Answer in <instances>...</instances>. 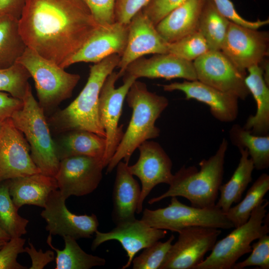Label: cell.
Here are the masks:
<instances>
[{
	"mask_svg": "<svg viewBox=\"0 0 269 269\" xmlns=\"http://www.w3.org/2000/svg\"><path fill=\"white\" fill-rule=\"evenodd\" d=\"M98 26L83 0H26L18 19L26 47L62 68Z\"/></svg>",
	"mask_w": 269,
	"mask_h": 269,
	"instance_id": "1",
	"label": "cell"
},
{
	"mask_svg": "<svg viewBox=\"0 0 269 269\" xmlns=\"http://www.w3.org/2000/svg\"><path fill=\"white\" fill-rule=\"evenodd\" d=\"M105 167L103 160L98 158L72 156L62 158L54 176L58 190L66 199L71 196L88 195L98 187Z\"/></svg>",
	"mask_w": 269,
	"mask_h": 269,
	"instance_id": "12",
	"label": "cell"
},
{
	"mask_svg": "<svg viewBox=\"0 0 269 269\" xmlns=\"http://www.w3.org/2000/svg\"><path fill=\"white\" fill-rule=\"evenodd\" d=\"M25 239L12 238L0 249V269H26L17 261L18 254L24 252Z\"/></svg>",
	"mask_w": 269,
	"mask_h": 269,
	"instance_id": "38",
	"label": "cell"
},
{
	"mask_svg": "<svg viewBox=\"0 0 269 269\" xmlns=\"http://www.w3.org/2000/svg\"><path fill=\"white\" fill-rule=\"evenodd\" d=\"M269 190V175L262 174L248 190L245 197L225 213L227 218L236 228L245 224L252 211L264 200Z\"/></svg>",
	"mask_w": 269,
	"mask_h": 269,
	"instance_id": "32",
	"label": "cell"
},
{
	"mask_svg": "<svg viewBox=\"0 0 269 269\" xmlns=\"http://www.w3.org/2000/svg\"><path fill=\"white\" fill-rule=\"evenodd\" d=\"M22 101V108L15 111L10 119L15 127L24 135L31 157L41 173L54 177L60 159L44 111L34 98L30 86Z\"/></svg>",
	"mask_w": 269,
	"mask_h": 269,
	"instance_id": "5",
	"label": "cell"
},
{
	"mask_svg": "<svg viewBox=\"0 0 269 269\" xmlns=\"http://www.w3.org/2000/svg\"><path fill=\"white\" fill-rule=\"evenodd\" d=\"M8 180L10 195L18 209L24 205L44 208L51 193L58 189L55 177L42 173Z\"/></svg>",
	"mask_w": 269,
	"mask_h": 269,
	"instance_id": "24",
	"label": "cell"
},
{
	"mask_svg": "<svg viewBox=\"0 0 269 269\" xmlns=\"http://www.w3.org/2000/svg\"><path fill=\"white\" fill-rule=\"evenodd\" d=\"M128 33L129 24L115 21L99 26L63 68L79 62L96 63L113 54L121 57L126 47Z\"/></svg>",
	"mask_w": 269,
	"mask_h": 269,
	"instance_id": "19",
	"label": "cell"
},
{
	"mask_svg": "<svg viewBox=\"0 0 269 269\" xmlns=\"http://www.w3.org/2000/svg\"><path fill=\"white\" fill-rule=\"evenodd\" d=\"M168 44L142 10L138 12L129 23L126 47L117 66L119 77L131 63L143 56L168 53Z\"/></svg>",
	"mask_w": 269,
	"mask_h": 269,
	"instance_id": "17",
	"label": "cell"
},
{
	"mask_svg": "<svg viewBox=\"0 0 269 269\" xmlns=\"http://www.w3.org/2000/svg\"><path fill=\"white\" fill-rule=\"evenodd\" d=\"M245 81L257 104L255 115H251L243 128L254 134H269V89L259 65L249 67Z\"/></svg>",
	"mask_w": 269,
	"mask_h": 269,
	"instance_id": "25",
	"label": "cell"
},
{
	"mask_svg": "<svg viewBox=\"0 0 269 269\" xmlns=\"http://www.w3.org/2000/svg\"><path fill=\"white\" fill-rule=\"evenodd\" d=\"M268 205L264 199L249 220L216 242L209 255L194 269H231L241 257L251 253L252 242L269 232Z\"/></svg>",
	"mask_w": 269,
	"mask_h": 269,
	"instance_id": "6",
	"label": "cell"
},
{
	"mask_svg": "<svg viewBox=\"0 0 269 269\" xmlns=\"http://www.w3.org/2000/svg\"><path fill=\"white\" fill-rule=\"evenodd\" d=\"M26 47L19 31L18 19L8 15H0V68L13 65Z\"/></svg>",
	"mask_w": 269,
	"mask_h": 269,
	"instance_id": "31",
	"label": "cell"
},
{
	"mask_svg": "<svg viewBox=\"0 0 269 269\" xmlns=\"http://www.w3.org/2000/svg\"><path fill=\"white\" fill-rule=\"evenodd\" d=\"M141 220L148 226L178 233L190 227L201 226L220 229L234 228L226 214L217 206L197 208L186 205L171 197L170 203L155 210L144 209Z\"/></svg>",
	"mask_w": 269,
	"mask_h": 269,
	"instance_id": "8",
	"label": "cell"
},
{
	"mask_svg": "<svg viewBox=\"0 0 269 269\" xmlns=\"http://www.w3.org/2000/svg\"><path fill=\"white\" fill-rule=\"evenodd\" d=\"M10 237L4 232L0 227V240L5 242L8 241Z\"/></svg>",
	"mask_w": 269,
	"mask_h": 269,
	"instance_id": "46",
	"label": "cell"
},
{
	"mask_svg": "<svg viewBox=\"0 0 269 269\" xmlns=\"http://www.w3.org/2000/svg\"><path fill=\"white\" fill-rule=\"evenodd\" d=\"M17 62L26 69L33 78L38 103L44 111L54 108L71 97L80 79L79 75L66 72L56 63L28 47Z\"/></svg>",
	"mask_w": 269,
	"mask_h": 269,
	"instance_id": "7",
	"label": "cell"
},
{
	"mask_svg": "<svg viewBox=\"0 0 269 269\" xmlns=\"http://www.w3.org/2000/svg\"><path fill=\"white\" fill-rule=\"evenodd\" d=\"M214 3L219 11L230 21L248 28L258 29L269 24V19L255 21L247 20L242 17L236 11L234 5L230 0H211Z\"/></svg>",
	"mask_w": 269,
	"mask_h": 269,
	"instance_id": "40",
	"label": "cell"
},
{
	"mask_svg": "<svg viewBox=\"0 0 269 269\" xmlns=\"http://www.w3.org/2000/svg\"><path fill=\"white\" fill-rule=\"evenodd\" d=\"M22 106V100L14 98L7 93L0 92V121L10 118Z\"/></svg>",
	"mask_w": 269,
	"mask_h": 269,
	"instance_id": "44",
	"label": "cell"
},
{
	"mask_svg": "<svg viewBox=\"0 0 269 269\" xmlns=\"http://www.w3.org/2000/svg\"><path fill=\"white\" fill-rule=\"evenodd\" d=\"M126 99L132 109V117L106 167V173H111L123 159L129 164L133 153L142 143L159 136L160 131L155 122L169 104L165 97L149 91L144 83L137 80L131 85Z\"/></svg>",
	"mask_w": 269,
	"mask_h": 269,
	"instance_id": "2",
	"label": "cell"
},
{
	"mask_svg": "<svg viewBox=\"0 0 269 269\" xmlns=\"http://www.w3.org/2000/svg\"><path fill=\"white\" fill-rule=\"evenodd\" d=\"M152 0H116L115 20L128 24L133 16Z\"/></svg>",
	"mask_w": 269,
	"mask_h": 269,
	"instance_id": "41",
	"label": "cell"
},
{
	"mask_svg": "<svg viewBox=\"0 0 269 269\" xmlns=\"http://www.w3.org/2000/svg\"><path fill=\"white\" fill-rule=\"evenodd\" d=\"M65 247L60 250L52 244V235L47 237L46 242L56 253L55 269H89L93 267L104 266L106 260L102 258L87 254L76 242L70 237H63Z\"/></svg>",
	"mask_w": 269,
	"mask_h": 269,
	"instance_id": "28",
	"label": "cell"
},
{
	"mask_svg": "<svg viewBox=\"0 0 269 269\" xmlns=\"http://www.w3.org/2000/svg\"><path fill=\"white\" fill-rule=\"evenodd\" d=\"M221 233L220 229L201 226L181 230L160 269H194L212 250Z\"/></svg>",
	"mask_w": 269,
	"mask_h": 269,
	"instance_id": "11",
	"label": "cell"
},
{
	"mask_svg": "<svg viewBox=\"0 0 269 269\" xmlns=\"http://www.w3.org/2000/svg\"><path fill=\"white\" fill-rule=\"evenodd\" d=\"M1 125H2V121H0V134L1 132Z\"/></svg>",
	"mask_w": 269,
	"mask_h": 269,
	"instance_id": "48",
	"label": "cell"
},
{
	"mask_svg": "<svg viewBox=\"0 0 269 269\" xmlns=\"http://www.w3.org/2000/svg\"><path fill=\"white\" fill-rule=\"evenodd\" d=\"M205 0H187L164 17L155 27L168 43L198 30L199 19Z\"/></svg>",
	"mask_w": 269,
	"mask_h": 269,
	"instance_id": "23",
	"label": "cell"
},
{
	"mask_svg": "<svg viewBox=\"0 0 269 269\" xmlns=\"http://www.w3.org/2000/svg\"><path fill=\"white\" fill-rule=\"evenodd\" d=\"M161 86L165 91H180L186 99H194L209 106L212 115L224 123L235 121L238 115L239 98L198 80L174 82Z\"/></svg>",
	"mask_w": 269,
	"mask_h": 269,
	"instance_id": "20",
	"label": "cell"
},
{
	"mask_svg": "<svg viewBox=\"0 0 269 269\" xmlns=\"http://www.w3.org/2000/svg\"><path fill=\"white\" fill-rule=\"evenodd\" d=\"M116 167L112 218L117 225L136 219L135 213L140 196L141 187L130 172L129 164L121 161Z\"/></svg>",
	"mask_w": 269,
	"mask_h": 269,
	"instance_id": "22",
	"label": "cell"
},
{
	"mask_svg": "<svg viewBox=\"0 0 269 269\" xmlns=\"http://www.w3.org/2000/svg\"><path fill=\"white\" fill-rule=\"evenodd\" d=\"M99 26H105L115 22L116 0H83Z\"/></svg>",
	"mask_w": 269,
	"mask_h": 269,
	"instance_id": "39",
	"label": "cell"
},
{
	"mask_svg": "<svg viewBox=\"0 0 269 269\" xmlns=\"http://www.w3.org/2000/svg\"><path fill=\"white\" fill-rule=\"evenodd\" d=\"M123 77L171 80L182 78L197 80L193 62L169 53L154 54L149 58L143 57L131 63L126 68Z\"/></svg>",
	"mask_w": 269,
	"mask_h": 269,
	"instance_id": "21",
	"label": "cell"
},
{
	"mask_svg": "<svg viewBox=\"0 0 269 269\" xmlns=\"http://www.w3.org/2000/svg\"><path fill=\"white\" fill-rule=\"evenodd\" d=\"M232 143L238 148H246L257 170L269 167V135L254 134L238 124L234 125L230 131Z\"/></svg>",
	"mask_w": 269,
	"mask_h": 269,
	"instance_id": "30",
	"label": "cell"
},
{
	"mask_svg": "<svg viewBox=\"0 0 269 269\" xmlns=\"http://www.w3.org/2000/svg\"><path fill=\"white\" fill-rule=\"evenodd\" d=\"M26 0H0V16L19 19Z\"/></svg>",
	"mask_w": 269,
	"mask_h": 269,
	"instance_id": "45",
	"label": "cell"
},
{
	"mask_svg": "<svg viewBox=\"0 0 269 269\" xmlns=\"http://www.w3.org/2000/svg\"><path fill=\"white\" fill-rule=\"evenodd\" d=\"M269 46L268 32L230 21L221 50L240 70L246 72L267 58Z\"/></svg>",
	"mask_w": 269,
	"mask_h": 269,
	"instance_id": "13",
	"label": "cell"
},
{
	"mask_svg": "<svg viewBox=\"0 0 269 269\" xmlns=\"http://www.w3.org/2000/svg\"><path fill=\"white\" fill-rule=\"evenodd\" d=\"M29 78L28 71L17 62L10 67L0 68V92L22 100L30 86Z\"/></svg>",
	"mask_w": 269,
	"mask_h": 269,
	"instance_id": "34",
	"label": "cell"
},
{
	"mask_svg": "<svg viewBox=\"0 0 269 269\" xmlns=\"http://www.w3.org/2000/svg\"><path fill=\"white\" fill-rule=\"evenodd\" d=\"M66 200L58 189L51 193L40 213L47 223L46 230L51 235L76 240L91 238L99 225L96 215L72 213L66 206Z\"/></svg>",
	"mask_w": 269,
	"mask_h": 269,
	"instance_id": "14",
	"label": "cell"
},
{
	"mask_svg": "<svg viewBox=\"0 0 269 269\" xmlns=\"http://www.w3.org/2000/svg\"><path fill=\"white\" fill-rule=\"evenodd\" d=\"M187 0H152L142 9L156 25L164 17Z\"/></svg>",
	"mask_w": 269,
	"mask_h": 269,
	"instance_id": "42",
	"label": "cell"
},
{
	"mask_svg": "<svg viewBox=\"0 0 269 269\" xmlns=\"http://www.w3.org/2000/svg\"><path fill=\"white\" fill-rule=\"evenodd\" d=\"M252 244L250 255L245 260L236 263L232 269H243L249 267L269 269V236L265 234Z\"/></svg>",
	"mask_w": 269,
	"mask_h": 269,
	"instance_id": "37",
	"label": "cell"
},
{
	"mask_svg": "<svg viewBox=\"0 0 269 269\" xmlns=\"http://www.w3.org/2000/svg\"><path fill=\"white\" fill-rule=\"evenodd\" d=\"M230 22L212 0H205L199 19L198 31L206 40L209 51L221 50Z\"/></svg>",
	"mask_w": 269,
	"mask_h": 269,
	"instance_id": "29",
	"label": "cell"
},
{
	"mask_svg": "<svg viewBox=\"0 0 269 269\" xmlns=\"http://www.w3.org/2000/svg\"><path fill=\"white\" fill-rule=\"evenodd\" d=\"M241 157L239 163L230 179L219 188L220 197L216 206L225 213L233 203H238L249 184L252 181L255 169L253 162L246 148H239Z\"/></svg>",
	"mask_w": 269,
	"mask_h": 269,
	"instance_id": "26",
	"label": "cell"
},
{
	"mask_svg": "<svg viewBox=\"0 0 269 269\" xmlns=\"http://www.w3.org/2000/svg\"><path fill=\"white\" fill-rule=\"evenodd\" d=\"M5 241L0 240V249L3 246V245L5 243Z\"/></svg>",
	"mask_w": 269,
	"mask_h": 269,
	"instance_id": "47",
	"label": "cell"
},
{
	"mask_svg": "<svg viewBox=\"0 0 269 269\" xmlns=\"http://www.w3.org/2000/svg\"><path fill=\"white\" fill-rule=\"evenodd\" d=\"M9 192L8 180L0 184V227L10 237H21L27 233L29 221L18 213Z\"/></svg>",
	"mask_w": 269,
	"mask_h": 269,
	"instance_id": "33",
	"label": "cell"
},
{
	"mask_svg": "<svg viewBox=\"0 0 269 269\" xmlns=\"http://www.w3.org/2000/svg\"><path fill=\"white\" fill-rule=\"evenodd\" d=\"M62 145L58 152L60 160L69 156H86L102 159L104 162L106 139L94 133L84 130L68 132L63 138Z\"/></svg>",
	"mask_w": 269,
	"mask_h": 269,
	"instance_id": "27",
	"label": "cell"
},
{
	"mask_svg": "<svg viewBox=\"0 0 269 269\" xmlns=\"http://www.w3.org/2000/svg\"><path fill=\"white\" fill-rule=\"evenodd\" d=\"M120 59L119 55L113 54L90 67L88 80L78 96L50 117L49 123L56 132L84 130L106 138L99 118V98L105 80L117 68Z\"/></svg>",
	"mask_w": 269,
	"mask_h": 269,
	"instance_id": "4",
	"label": "cell"
},
{
	"mask_svg": "<svg viewBox=\"0 0 269 269\" xmlns=\"http://www.w3.org/2000/svg\"><path fill=\"white\" fill-rule=\"evenodd\" d=\"M167 230L148 226L142 220H134L121 223L110 232H95V238L91 246L95 250L102 244L111 240L118 241L126 251L128 257L123 269L128 268L135 255L141 250L165 237Z\"/></svg>",
	"mask_w": 269,
	"mask_h": 269,
	"instance_id": "18",
	"label": "cell"
},
{
	"mask_svg": "<svg viewBox=\"0 0 269 269\" xmlns=\"http://www.w3.org/2000/svg\"><path fill=\"white\" fill-rule=\"evenodd\" d=\"M41 173L28 142L10 118L2 121L0 134V184L16 177Z\"/></svg>",
	"mask_w": 269,
	"mask_h": 269,
	"instance_id": "16",
	"label": "cell"
},
{
	"mask_svg": "<svg viewBox=\"0 0 269 269\" xmlns=\"http://www.w3.org/2000/svg\"><path fill=\"white\" fill-rule=\"evenodd\" d=\"M139 155L137 161L129 165L130 172L140 181L141 193L136 212L142 211L145 199L157 185L169 184L173 174L172 162L160 144L154 141L146 140L137 148Z\"/></svg>",
	"mask_w": 269,
	"mask_h": 269,
	"instance_id": "15",
	"label": "cell"
},
{
	"mask_svg": "<svg viewBox=\"0 0 269 269\" xmlns=\"http://www.w3.org/2000/svg\"><path fill=\"white\" fill-rule=\"evenodd\" d=\"M209 51L206 40L198 30L168 44V53L189 61H194Z\"/></svg>",
	"mask_w": 269,
	"mask_h": 269,
	"instance_id": "35",
	"label": "cell"
},
{
	"mask_svg": "<svg viewBox=\"0 0 269 269\" xmlns=\"http://www.w3.org/2000/svg\"><path fill=\"white\" fill-rule=\"evenodd\" d=\"M123 78V84L116 88V82L120 77L118 72L113 71L105 80L99 98V118L106 133V149L103 159L106 167L123 136V126L119 125V120L127 94L136 80L133 77Z\"/></svg>",
	"mask_w": 269,
	"mask_h": 269,
	"instance_id": "9",
	"label": "cell"
},
{
	"mask_svg": "<svg viewBox=\"0 0 269 269\" xmlns=\"http://www.w3.org/2000/svg\"><path fill=\"white\" fill-rule=\"evenodd\" d=\"M28 243L29 247L24 248V252L29 255L31 260L30 269H43L54 260L53 251L47 250L43 252L41 249L37 251L29 240Z\"/></svg>",
	"mask_w": 269,
	"mask_h": 269,
	"instance_id": "43",
	"label": "cell"
},
{
	"mask_svg": "<svg viewBox=\"0 0 269 269\" xmlns=\"http://www.w3.org/2000/svg\"><path fill=\"white\" fill-rule=\"evenodd\" d=\"M228 146L227 140L223 138L216 152L209 158L200 161V169L194 166H183L173 174L167 190L150 199L148 203L152 204L166 198L180 196L188 200L195 207L215 206L223 179Z\"/></svg>",
	"mask_w": 269,
	"mask_h": 269,
	"instance_id": "3",
	"label": "cell"
},
{
	"mask_svg": "<svg viewBox=\"0 0 269 269\" xmlns=\"http://www.w3.org/2000/svg\"><path fill=\"white\" fill-rule=\"evenodd\" d=\"M175 237L172 235L165 242L158 241L144 248L132 264L134 269H160L172 246Z\"/></svg>",
	"mask_w": 269,
	"mask_h": 269,
	"instance_id": "36",
	"label": "cell"
},
{
	"mask_svg": "<svg viewBox=\"0 0 269 269\" xmlns=\"http://www.w3.org/2000/svg\"><path fill=\"white\" fill-rule=\"evenodd\" d=\"M193 62L197 80L245 100L250 94L240 70L221 50L209 51Z\"/></svg>",
	"mask_w": 269,
	"mask_h": 269,
	"instance_id": "10",
	"label": "cell"
}]
</instances>
